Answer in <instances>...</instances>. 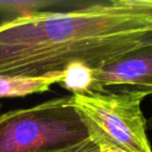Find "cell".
Wrapping results in <instances>:
<instances>
[{
    "label": "cell",
    "instance_id": "obj_1",
    "mask_svg": "<svg viewBox=\"0 0 152 152\" xmlns=\"http://www.w3.org/2000/svg\"><path fill=\"white\" fill-rule=\"evenodd\" d=\"M152 42L150 0L85 1L0 23V75L50 77L75 65L97 69Z\"/></svg>",
    "mask_w": 152,
    "mask_h": 152
},
{
    "label": "cell",
    "instance_id": "obj_2",
    "mask_svg": "<svg viewBox=\"0 0 152 152\" xmlns=\"http://www.w3.org/2000/svg\"><path fill=\"white\" fill-rule=\"evenodd\" d=\"M88 139L72 96L0 115V152H48Z\"/></svg>",
    "mask_w": 152,
    "mask_h": 152
},
{
    "label": "cell",
    "instance_id": "obj_3",
    "mask_svg": "<svg viewBox=\"0 0 152 152\" xmlns=\"http://www.w3.org/2000/svg\"><path fill=\"white\" fill-rule=\"evenodd\" d=\"M90 139L99 149L122 152H152L147 137V120L141 104L145 97L122 93L72 94Z\"/></svg>",
    "mask_w": 152,
    "mask_h": 152
},
{
    "label": "cell",
    "instance_id": "obj_4",
    "mask_svg": "<svg viewBox=\"0 0 152 152\" xmlns=\"http://www.w3.org/2000/svg\"><path fill=\"white\" fill-rule=\"evenodd\" d=\"M87 92L152 95V42L91 69Z\"/></svg>",
    "mask_w": 152,
    "mask_h": 152
},
{
    "label": "cell",
    "instance_id": "obj_5",
    "mask_svg": "<svg viewBox=\"0 0 152 152\" xmlns=\"http://www.w3.org/2000/svg\"><path fill=\"white\" fill-rule=\"evenodd\" d=\"M83 3L63 0H0V16L7 17L5 21H9L32 14L74 9Z\"/></svg>",
    "mask_w": 152,
    "mask_h": 152
},
{
    "label": "cell",
    "instance_id": "obj_6",
    "mask_svg": "<svg viewBox=\"0 0 152 152\" xmlns=\"http://www.w3.org/2000/svg\"><path fill=\"white\" fill-rule=\"evenodd\" d=\"M64 75L50 77H13L0 75V97H23L49 91L51 86L61 83Z\"/></svg>",
    "mask_w": 152,
    "mask_h": 152
},
{
    "label": "cell",
    "instance_id": "obj_7",
    "mask_svg": "<svg viewBox=\"0 0 152 152\" xmlns=\"http://www.w3.org/2000/svg\"><path fill=\"white\" fill-rule=\"evenodd\" d=\"M48 152H100V150L99 147L91 139H88L81 143L76 144V145Z\"/></svg>",
    "mask_w": 152,
    "mask_h": 152
},
{
    "label": "cell",
    "instance_id": "obj_8",
    "mask_svg": "<svg viewBox=\"0 0 152 152\" xmlns=\"http://www.w3.org/2000/svg\"><path fill=\"white\" fill-rule=\"evenodd\" d=\"M100 152H122L120 150H116V149H110V148H105V149H99Z\"/></svg>",
    "mask_w": 152,
    "mask_h": 152
},
{
    "label": "cell",
    "instance_id": "obj_9",
    "mask_svg": "<svg viewBox=\"0 0 152 152\" xmlns=\"http://www.w3.org/2000/svg\"><path fill=\"white\" fill-rule=\"evenodd\" d=\"M147 129H152V116L147 120Z\"/></svg>",
    "mask_w": 152,
    "mask_h": 152
},
{
    "label": "cell",
    "instance_id": "obj_10",
    "mask_svg": "<svg viewBox=\"0 0 152 152\" xmlns=\"http://www.w3.org/2000/svg\"><path fill=\"white\" fill-rule=\"evenodd\" d=\"M151 1H152V0H151Z\"/></svg>",
    "mask_w": 152,
    "mask_h": 152
}]
</instances>
